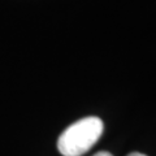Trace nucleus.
Segmentation results:
<instances>
[{"instance_id":"nucleus-3","label":"nucleus","mask_w":156,"mask_h":156,"mask_svg":"<svg viewBox=\"0 0 156 156\" xmlns=\"http://www.w3.org/2000/svg\"><path fill=\"white\" fill-rule=\"evenodd\" d=\"M128 156H146V155L139 154V152H131V154H130V155H128Z\"/></svg>"},{"instance_id":"nucleus-2","label":"nucleus","mask_w":156,"mask_h":156,"mask_svg":"<svg viewBox=\"0 0 156 156\" xmlns=\"http://www.w3.org/2000/svg\"><path fill=\"white\" fill-rule=\"evenodd\" d=\"M94 156H112L109 152H105V151H100V152H98V154H95Z\"/></svg>"},{"instance_id":"nucleus-1","label":"nucleus","mask_w":156,"mask_h":156,"mask_svg":"<svg viewBox=\"0 0 156 156\" xmlns=\"http://www.w3.org/2000/svg\"><path fill=\"white\" fill-rule=\"evenodd\" d=\"M103 128L100 119L85 117L62 131L57 140V148L62 156H82L99 140Z\"/></svg>"}]
</instances>
